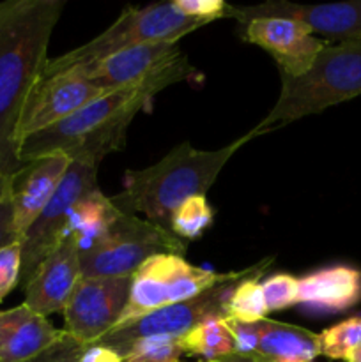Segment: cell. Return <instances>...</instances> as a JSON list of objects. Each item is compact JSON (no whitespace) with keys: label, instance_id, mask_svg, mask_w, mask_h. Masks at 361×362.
<instances>
[{"label":"cell","instance_id":"obj_1","mask_svg":"<svg viewBox=\"0 0 361 362\" xmlns=\"http://www.w3.org/2000/svg\"><path fill=\"white\" fill-rule=\"evenodd\" d=\"M64 0H7L0 4V173L21 168V115L48 64L53 28Z\"/></svg>","mask_w":361,"mask_h":362},{"label":"cell","instance_id":"obj_2","mask_svg":"<svg viewBox=\"0 0 361 362\" xmlns=\"http://www.w3.org/2000/svg\"><path fill=\"white\" fill-rule=\"evenodd\" d=\"M193 73L195 69L184 57L168 71L145 83L106 92L62 122L25 138L20 145V163L25 165L52 154L101 163L110 152L124 147L131 120L138 112L149 108L158 92L186 80Z\"/></svg>","mask_w":361,"mask_h":362},{"label":"cell","instance_id":"obj_3","mask_svg":"<svg viewBox=\"0 0 361 362\" xmlns=\"http://www.w3.org/2000/svg\"><path fill=\"white\" fill-rule=\"evenodd\" d=\"M250 140L246 133L218 151H198L184 141L156 165L127 172L124 191L112 198L113 204L130 214L144 212L149 221L170 230L173 212L190 198L205 197L223 166Z\"/></svg>","mask_w":361,"mask_h":362},{"label":"cell","instance_id":"obj_4","mask_svg":"<svg viewBox=\"0 0 361 362\" xmlns=\"http://www.w3.org/2000/svg\"><path fill=\"white\" fill-rule=\"evenodd\" d=\"M271 112L250 131V138L361 95V34L328 45L303 76H283Z\"/></svg>","mask_w":361,"mask_h":362},{"label":"cell","instance_id":"obj_5","mask_svg":"<svg viewBox=\"0 0 361 362\" xmlns=\"http://www.w3.org/2000/svg\"><path fill=\"white\" fill-rule=\"evenodd\" d=\"M204 21L193 20L173 7V2H158L145 7H126L103 34L92 41L48 60L42 74H55L76 66L98 62L122 49L149 42L180 41L184 35L205 27Z\"/></svg>","mask_w":361,"mask_h":362},{"label":"cell","instance_id":"obj_6","mask_svg":"<svg viewBox=\"0 0 361 362\" xmlns=\"http://www.w3.org/2000/svg\"><path fill=\"white\" fill-rule=\"evenodd\" d=\"M186 240L170 230L122 212L98 239L81 250V278H122L156 255L186 253Z\"/></svg>","mask_w":361,"mask_h":362},{"label":"cell","instance_id":"obj_7","mask_svg":"<svg viewBox=\"0 0 361 362\" xmlns=\"http://www.w3.org/2000/svg\"><path fill=\"white\" fill-rule=\"evenodd\" d=\"M229 276L230 272H214L188 264L179 255H156L131 276L130 299L115 329L126 327L161 308L193 299Z\"/></svg>","mask_w":361,"mask_h":362},{"label":"cell","instance_id":"obj_8","mask_svg":"<svg viewBox=\"0 0 361 362\" xmlns=\"http://www.w3.org/2000/svg\"><path fill=\"white\" fill-rule=\"evenodd\" d=\"M262 264V262H260ZM260 264L253 267L243 269V271H232L225 281L218 283L207 292L193 297L184 303L172 304V306L161 308L151 315L138 318L133 324L126 325L122 329H113L105 338L99 339L96 345H105L108 349L115 350L120 357L127 354V350L137 341L145 338H176L180 339L186 336L191 329L198 324L211 318H229L227 306L232 290L237 283L246 276L253 274Z\"/></svg>","mask_w":361,"mask_h":362},{"label":"cell","instance_id":"obj_9","mask_svg":"<svg viewBox=\"0 0 361 362\" xmlns=\"http://www.w3.org/2000/svg\"><path fill=\"white\" fill-rule=\"evenodd\" d=\"M98 166L99 163L92 159H73L46 207L23 233L20 239L21 286L27 285L39 264L67 235V225L74 205L88 193L99 189Z\"/></svg>","mask_w":361,"mask_h":362},{"label":"cell","instance_id":"obj_10","mask_svg":"<svg viewBox=\"0 0 361 362\" xmlns=\"http://www.w3.org/2000/svg\"><path fill=\"white\" fill-rule=\"evenodd\" d=\"M131 276L81 278L64 308V331L84 346L96 345L113 331L130 299Z\"/></svg>","mask_w":361,"mask_h":362},{"label":"cell","instance_id":"obj_11","mask_svg":"<svg viewBox=\"0 0 361 362\" xmlns=\"http://www.w3.org/2000/svg\"><path fill=\"white\" fill-rule=\"evenodd\" d=\"M103 94L106 90L96 87L76 71L42 74L21 115L20 145L27 136L62 122Z\"/></svg>","mask_w":361,"mask_h":362},{"label":"cell","instance_id":"obj_12","mask_svg":"<svg viewBox=\"0 0 361 362\" xmlns=\"http://www.w3.org/2000/svg\"><path fill=\"white\" fill-rule=\"evenodd\" d=\"M177 42L179 41L133 46L98 62L71 67L67 71H76L106 92L133 87L159 76L184 59V53Z\"/></svg>","mask_w":361,"mask_h":362},{"label":"cell","instance_id":"obj_13","mask_svg":"<svg viewBox=\"0 0 361 362\" xmlns=\"http://www.w3.org/2000/svg\"><path fill=\"white\" fill-rule=\"evenodd\" d=\"M229 18L243 25L255 18H285L310 28L311 34H322L338 41L361 34V0L333 4H294L273 0L257 6H232Z\"/></svg>","mask_w":361,"mask_h":362},{"label":"cell","instance_id":"obj_14","mask_svg":"<svg viewBox=\"0 0 361 362\" xmlns=\"http://www.w3.org/2000/svg\"><path fill=\"white\" fill-rule=\"evenodd\" d=\"M239 35L265 49L278 64L280 74L292 78L303 76L326 46L310 28L285 18H255L239 25Z\"/></svg>","mask_w":361,"mask_h":362},{"label":"cell","instance_id":"obj_15","mask_svg":"<svg viewBox=\"0 0 361 362\" xmlns=\"http://www.w3.org/2000/svg\"><path fill=\"white\" fill-rule=\"evenodd\" d=\"M81 279V246L74 235H66L39 264L23 286L25 304L41 317L62 313Z\"/></svg>","mask_w":361,"mask_h":362},{"label":"cell","instance_id":"obj_16","mask_svg":"<svg viewBox=\"0 0 361 362\" xmlns=\"http://www.w3.org/2000/svg\"><path fill=\"white\" fill-rule=\"evenodd\" d=\"M71 161L64 154L45 156L25 163L13 173L14 228L20 239L53 197Z\"/></svg>","mask_w":361,"mask_h":362},{"label":"cell","instance_id":"obj_17","mask_svg":"<svg viewBox=\"0 0 361 362\" xmlns=\"http://www.w3.org/2000/svg\"><path fill=\"white\" fill-rule=\"evenodd\" d=\"M64 334L25 303L0 311V362H30Z\"/></svg>","mask_w":361,"mask_h":362},{"label":"cell","instance_id":"obj_18","mask_svg":"<svg viewBox=\"0 0 361 362\" xmlns=\"http://www.w3.org/2000/svg\"><path fill=\"white\" fill-rule=\"evenodd\" d=\"M361 303V269L331 265L297 278L296 304L317 313H343Z\"/></svg>","mask_w":361,"mask_h":362},{"label":"cell","instance_id":"obj_19","mask_svg":"<svg viewBox=\"0 0 361 362\" xmlns=\"http://www.w3.org/2000/svg\"><path fill=\"white\" fill-rule=\"evenodd\" d=\"M319 356V334L269 318L260 320V336L253 356L258 362H314Z\"/></svg>","mask_w":361,"mask_h":362},{"label":"cell","instance_id":"obj_20","mask_svg":"<svg viewBox=\"0 0 361 362\" xmlns=\"http://www.w3.org/2000/svg\"><path fill=\"white\" fill-rule=\"evenodd\" d=\"M122 214L119 207L113 204L112 198L105 197L99 189L92 191L87 197L81 198L71 212L67 235H74L80 240V246H85L98 239L119 216Z\"/></svg>","mask_w":361,"mask_h":362},{"label":"cell","instance_id":"obj_21","mask_svg":"<svg viewBox=\"0 0 361 362\" xmlns=\"http://www.w3.org/2000/svg\"><path fill=\"white\" fill-rule=\"evenodd\" d=\"M180 346L188 356H198L204 361L222 359L236 354V341L227 318H211L191 329L180 338Z\"/></svg>","mask_w":361,"mask_h":362},{"label":"cell","instance_id":"obj_22","mask_svg":"<svg viewBox=\"0 0 361 362\" xmlns=\"http://www.w3.org/2000/svg\"><path fill=\"white\" fill-rule=\"evenodd\" d=\"M273 258L262 260L260 267L253 272V274L246 276L241 279L232 290L229 299V306H227V315L229 318L237 322H244V324H253V322L265 320V315L269 313L268 306H265L264 292H262L260 276L264 274L268 265L271 264Z\"/></svg>","mask_w":361,"mask_h":362},{"label":"cell","instance_id":"obj_23","mask_svg":"<svg viewBox=\"0 0 361 362\" xmlns=\"http://www.w3.org/2000/svg\"><path fill=\"white\" fill-rule=\"evenodd\" d=\"M214 211L205 197H195L184 202L172 214L170 232L183 240H195L212 225Z\"/></svg>","mask_w":361,"mask_h":362},{"label":"cell","instance_id":"obj_24","mask_svg":"<svg viewBox=\"0 0 361 362\" xmlns=\"http://www.w3.org/2000/svg\"><path fill=\"white\" fill-rule=\"evenodd\" d=\"M321 356L333 361H345L361 346V317H350L319 334Z\"/></svg>","mask_w":361,"mask_h":362},{"label":"cell","instance_id":"obj_25","mask_svg":"<svg viewBox=\"0 0 361 362\" xmlns=\"http://www.w3.org/2000/svg\"><path fill=\"white\" fill-rule=\"evenodd\" d=\"M183 356L180 339L145 338L127 350L124 362H180Z\"/></svg>","mask_w":361,"mask_h":362},{"label":"cell","instance_id":"obj_26","mask_svg":"<svg viewBox=\"0 0 361 362\" xmlns=\"http://www.w3.org/2000/svg\"><path fill=\"white\" fill-rule=\"evenodd\" d=\"M262 285L265 306L269 311H282L294 306L297 299V278L290 274H273Z\"/></svg>","mask_w":361,"mask_h":362},{"label":"cell","instance_id":"obj_27","mask_svg":"<svg viewBox=\"0 0 361 362\" xmlns=\"http://www.w3.org/2000/svg\"><path fill=\"white\" fill-rule=\"evenodd\" d=\"M13 243H20L14 228L13 175L0 173V250Z\"/></svg>","mask_w":361,"mask_h":362},{"label":"cell","instance_id":"obj_28","mask_svg":"<svg viewBox=\"0 0 361 362\" xmlns=\"http://www.w3.org/2000/svg\"><path fill=\"white\" fill-rule=\"evenodd\" d=\"M21 279V246L13 243L0 250V303L13 292Z\"/></svg>","mask_w":361,"mask_h":362},{"label":"cell","instance_id":"obj_29","mask_svg":"<svg viewBox=\"0 0 361 362\" xmlns=\"http://www.w3.org/2000/svg\"><path fill=\"white\" fill-rule=\"evenodd\" d=\"M172 2L180 14L204 21L207 25L211 21L229 18L230 4L223 2V0H172Z\"/></svg>","mask_w":361,"mask_h":362},{"label":"cell","instance_id":"obj_30","mask_svg":"<svg viewBox=\"0 0 361 362\" xmlns=\"http://www.w3.org/2000/svg\"><path fill=\"white\" fill-rule=\"evenodd\" d=\"M227 322H229L234 341H236V354L253 357L258 345V336H260V322L244 324V322L232 320V318H227Z\"/></svg>","mask_w":361,"mask_h":362},{"label":"cell","instance_id":"obj_31","mask_svg":"<svg viewBox=\"0 0 361 362\" xmlns=\"http://www.w3.org/2000/svg\"><path fill=\"white\" fill-rule=\"evenodd\" d=\"M85 349H87V346L74 341V339L66 332L60 341H57L55 345L50 346L46 352H42L41 356H38L30 362H80V357Z\"/></svg>","mask_w":361,"mask_h":362},{"label":"cell","instance_id":"obj_32","mask_svg":"<svg viewBox=\"0 0 361 362\" xmlns=\"http://www.w3.org/2000/svg\"><path fill=\"white\" fill-rule=\"evenodd\" d=\"M80 362H124V359L108 346L91 345L84 350Z\"/></svg>","mask_w":361,"mask_h":362},{"label":"cell","instance_id":"obj_33","mask_svg":"<svg viewBox=\"0 0 361 362\" xmlns=\"http://www.w3.org/2000/svg\"><path fill=\"white\" fill-rule=\"evenodd\" d=\"M202 362H258L255 357L250 356H241V354H230V356L222 357V359L214 361H202Z\"/></svg>","mask_w":361,"mask_h":362},{"label":"cell","instance_id":"obj_34","mask_svg":"<svg viewBox=\"0 0 361 362\" xmlns=\"http://www.w3.org/2000/svg\"><path fill=\"white\" fill-rule=\"evenodd\" d=\"M347 362H361V346L349 357V359H347Z\"/></svg>","mask_w":361,"mask_h":362}]
</instances>
